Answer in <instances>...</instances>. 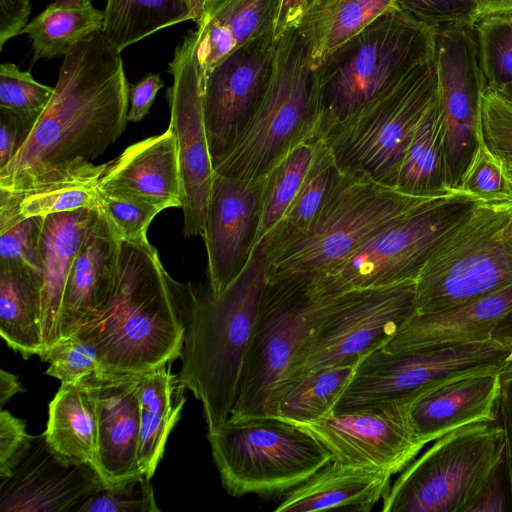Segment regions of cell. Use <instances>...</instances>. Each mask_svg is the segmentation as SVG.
Wrapping results in <instances>:
<instances>
[{
	"label": "cell",
	"mask_w": 512,
	"mask_h": 512,
	"mask_svg": "<svg viewBox=\"0 0 512 512\" xmlns=\"http://www.w3.org/2000/svg\"><path fill=\"white\" fill-rule=\"evenodd\" d=\"M280 0H212L197 23L195 54L201 85L227 55L273 30Z\"/></svg>",
	"instance_id": "cell-29"
},
{
	"label": "cell",
	"mask_w": 512,
	"mask_h": 512,
	"mask_svg": "<svg viewBox=\"0 0 512 512\" xmlns=\"http://www.w3.org/2000/svg\"><path fill=\"white\" fill-rule=\"evenodd\" d=\"M266 176L243 180L213 173L202 238L215 295L242 272L256 245Z\"/></svg>",
	"instance_id": "cell-19"
},
{
	"label": "cell",
	"mask_w": 512,
	"mask_h": 512,
	"mask_svg": "<svg viewBox=\"0 0 512 512\" xmlns=\"http://www.w3.org/2000/svg\"><path fill=\"white\" fill-rule=\"evenodd\" d=\"M97 187L141 199L161 211L181 207L179 160L171 128L128 146L106 163Z\"/></svg>",
	"instance_id": "cell-24"
},
{
	"label": "cell",
	"mask_w": 512,
	"mask_h": 512,
	"mask_svg": "<svg viewBox=\"0 0 512 512\" xmlns=\"http://www.w3.org/2000/svg\"><path fill=\"white\" fill-rule=\"evenodd\" d=\"M340 176L334 157L322 140L297 195L274 229L280 233L307 229L324 207Z\"/></svg>",
	"instance_id": "cell-39"
},
{
	"label": "cell",
	"mask_w": 512,
	"mask_h": 512,
	"mask_svg": "<svg viewBox=\"0 0 512 512\" xmlns=\"http://www.w3.org/2000/svg\"><path fill=\"white\" fill-rule=\"evenodd\" d=\"M501 372L457 377L418 396L409 413L417 438L426 445L469 424L498 422Z\"/></svg>",
	"instance_id": "cell-23"
},
{
	"label": "cell",
	"mask_w": 512,
	"mask_h": 512,
	"mask_svg": "<svg viewBox=\"0 0 512 512\" xmlns=\"http://www.w3.org/2000/svg\"><path fill=\"white\" fill-rule=\"evenodd\" d=\"M44 218H25L0 233V262L19 264L42 274L40 240Z\"/></svg>",
	"instance_id": "cell-47"
},
{
	"label": "cell",
	"mask_w": 512,
	"mask_h": 512,
	"mask_svg": "<svg viewBox=\"0 0 512 512\" xmlns=\"http://www.w3.org/2000/svg\"><path fill=\"white\" fill-rule=\"evenodd\" d=\"M175 282L148 240H119L110 299L84 325L96 338L103 372L142 374L181 357L183 327Z\"/></svg>",
	"instance_id": "cell-3"
},
{
	"label": "cell",
	"mask_w": 512,
	"mask_h": 512,
	"mask_svg": "<svg viewBox=\"0 0 512 512\" xmlns=\"http://www.w3.org/2000/svg\"><path fill=\"white\" fill-rule=\"evenodd\" d=\"M341 294L317 286L310 273L268 275L229 419L267 417L274 387Z\"/></svg>",
	"instance_id": "cell-6"
},
{
	"label": "cell",
	"mask_w": 512,
	"mask_h": 512,
	"mask_svg": "<svg viewBox=\"0 0 512 512\" xmlns=\"http://www.w3.org/2000/svg\"><path fill=\"white\" fill-rule=\"evenodd\" d=\"M87 0H55L54 3L61 7H77L86 3Z\"/></svg>",
	"instance_id": "cell-59"
},
{
	"label": "cell",
	"mask_w": 512,
	"mask_h": 512,
	"mask_svg": "<svg viewBox=\"0 0 512 512\" xmlns=\"http://www.w3.org/2000/svg\"><path fill=\"white\" fill-rule=\"evenodd\" d=\"M498 423L504 431L505 451L512 476V361L500 374Z\"/></svg>",
	"instance_id": "cell-54"
},
{
	"label": "cell",
	"mask_w": 512,
	"mask_h": 512,
	"mask_svg": "<svg viewBox=\"0 0 512 512\" xmlns=\"http://www.w3.org/2000/svg\"><path fill=\"white\" fill-rule=\"evenodd\" d=\"M308 0H280V6L274 25V40L276 41L283 33L295 26L303 13Z\"/></svg>",
	"instance_id": "cell-55"
},
{
	"label": "cell",
	"mask_w": 512,
	"mask_h": 512,
	"mask_svg": "<svg viewBox=\"0 0 512 512\" xmlns=\"http://www.w3.org/2000/svg\"><path fill=\"white\" fill-rule=\"evenodd\" d=\"M24 391L18 381L17 375L1 369L0 371V405L4 407L9 400L16 395Z\"/></svg>",
	"instance_id": "cell-56"
},
{
	"label": "cell",
	"mask_w": 512,
	"mask_h": 512,
	"mask_svg": "<svg viewBox=\"0 0 512 512\" xmlns=\"http://www.w3.org/2000/svg\"><path fill=\"white\" fill-rule=\"evenodd\" d=\"M474 33L486 86L497 91L512 84V10L481 18Z\"/></svg>",
	"instance_id": "cell-40"
},
{
	"label": "cell",
	"mask_w": 512,
	"mask_h": 512,
	"mask_svg": "<svg viewBox=\"0 0 512 512\" xmlns=\"http://www.w3.org/2000/svg\"><path fill=\"white\" fill-rule=\"evenodd\" d=\"M317 135V68L295 26L275 41L266 92L246 130L224 160L219 174L256 180L299 143Z\"/></svg>",
	"instance_id": "cell-7"
},
{
	"label": "cell",
	"mask_w": 512,
	"mask_h": 512,
	"mask_svg": "<svg viewBox=\"0 0 512 512\" xmlns=\"http://www.w3.org/2000/svg\"><path fill=\"white\" fill-rule=\"evenodd\" d=\"M270 236L254 248L242 272L219 295L209 285L175 282L183 327L179 382L202 403L208 432L234 408L242 366L269 269Z\"/></svg>",
	"instance_id": "cell-2"
},
{
	"label": "cell",
	"mask_w": 512,
	"mask_h": 512,
	"mask_svg": "<svg viewBox=\"0 0 512 512\" xmlns=\"http://www.w3.org/2000/svg\"><path fill=\"white\" fill-rule=\"evenodd\" d=\"M104 486L91 463L58 453L43 433L34 436L31 449L14 473L1 480L0 510L74 511Z\"/></svg>",
	"instance_id": "cell-20"
},
{
	"label": "cell",
	"mask_w": 512,
	"mask_h": 512,
	"mask_svg": "<svg viewBox=\"0 0 512 512\" xmlns=\"http://www.w3.org/2000/svg\"><path fill=\"white\" fill-rule=\"evenodd\" d=\"M512 361V344L481 342L390 352L383 347L362 357L334 411L391 399H416L427 390L464 375L503 370Z\"/></svg>",
	"instance_id": "cell-13"
},
{
	"label": "cell",
	"mask_w": 512,
	"mask_h": 512,
	"mask_svg": "<svg viewBox=\"0 0 512 512\" xmlns=\"http://www.w3.org/2000/svg\"><path fill=\"white\" fill-rule=\"evenodd\" d=\"M446 194L413 196L366 176L341 173L307 229L268 233L269 275L326 272L390 225Z\"/></svg>",
	"instance_id": "cell-5"
},
{
	"label": "cell",
	"mask_w": 512,
	"mask_h": 512,
	"mask_svg": "<svg viewBox=\"0 0 512 512\" xmlns=\"http://www.w3.org/2000/svg\"><path fill=\"white\" fill-rule=\"evenodd\" d=\"M97 202L118 240L141 243L154 217L161 212L155 205L131 196L97 187Z\"/></svg>",
	"instance_id": "cell-44"
},
{
	"label": "cell",
	"mask_w": 512,
	"mask_h": 512,
	"mask_svg": "<svg viewBox=\"0 0 512 512\" xmlns=\"http://www.w3.org/2000/svg\"><path fill=\"white\" fill-rule=\"evenodd\" d=\"M437 90L433 56L332 129L323 140L340 172L366 176L396 189L414 130Z\"/></svg>",
	"instance_id": "cell-10"
},
{
	"label": "cell",
	"mask_w": 512,
	"mask_h": 512,
	"mask_svg": "<svg viewBox=\"0 0 512 512\" xmlns=\"http://www.w3.org/2000/svg\"><path fill=\"white\" fill-rule=\"evenodd\" d=\"M492 338L512 344V311L494 328Z\"/></svg>",
	"instance_id": "cell-58"
},
{
	"label": "cell",
	"mask_w": 512,
	"mask_h": 512,
	"mask_svg": "<svg viewBox=\"0 0 512 512\" xmlns=\"http://www.w3.org/2000/svg\"><path fill=\"white\" fill-rule=\"evenodd\" d=\"M478 201L457 188L390 225L330 270L310 274L335 293L416 280L435 248Z\"/></svg>",
	"instance_id": "cell-12"
},
{
	"label": "cell",
	"mask_w": 512,
	"mask_h": 512,
	"mask_svg": "<svg viewBox=\"0 0 512 512\" xmlns=\"http://www.w3.org/2000/svg\"><path fill=\"white\" fill-rule=\"evenodd\" d=\"M31 13L30 0H0V49L22 33Z\"/></svg>",
	"instance_id": "cell-53"
},
{
	"label": "cell",
	"mask_w": 512,
	"mask_h": 512,
	"mask_svg": "<svg viewBox=\"0 0 512 512\" xmlns=\"http://www.w3.org/2000/svg\"><path fill=\"white\" fill-rule=\"evenodd\" d=\"M396 189L426 197L453 191L446 179L438 93L414 130L400 166Z\"/></svg>",
	"instance_id": "cell-36"
},
{
	"label": "cell",
	"mask_w": 512,
	"mask_h": 512,
	"mask_svg": "<svg viewBox=\"0 0 512 512\" xmlns=\"http://www.w3.org/2000/svg\"><path fill=\"white\" fill-rule=\"evenodd\" d=\"M396 7V0H310L295 28L318 68L331 52Z\"/></svg>",
	"instance_id": "cell-32"
},
{
	"label": "cell",
	"mask_w": 512,
	"mask_h": 512,
	"mask_svg": "<svg viewBox=\"0 0 512 512\" xmlns=\"http://www.w3.org/2000/svg\"><path fill=\"white\" fill-rule=\"evenodd\" d=\"M503 97H505L510 103H512V84H509L500 90H497Z\"/></svg>",
	"instance_id": "cell-60"
},
{
	"label": "cell",
	"mask_w": 512,
	"mask_h": 512,
	"mask_svg": "<svg viewBox=\"0 0 512 512\" xmlns=\"http://www.w3.org/2000/svg\"><path fill=\"white\" fill-rule=\"evenodd\" d=\"M434 56L446 179L454 190L477 145L482 95L487 87L474 26L436 27Z\"/></svg>",
	"instance_id": "cell-15"
},
{
	"label": "cell",
	"mask_w": 512,
	"mask_h": 512,
	"mask_svg": "<svg viewBox=\"0 0 512 512\" xmlns=\"http://www.w3.org/2000/svg\"><path fill=\"white\" fill-rule=\"evenodd\" d=\"M477 6L478 20L489 15L512 10V0H474Z\"/></svg>",
	"instance_id": "cell-57"
},
{
	"label": "cell",
	"mask_w": 512,
	"mask_h": 512,
	"mask_svg": "<svg viewBox=\"0 0 512 512\" xmlns=\"http://www.w3.org/2000/svg\"><path fill=\"white\" fill-rule=\"evenodd\" d=\"M458 189L483 202H512V165L486 145L480 122L477 145Z\"/></svg>",
	"instance_id": "cell-41"
},
{
	"label": "cell",
	"mask_w": 512,
	"mask_h": 512,
	"mask_svg": "<svg viewBox=\"0 0 512 512\" xmlns=\"http://www.w3.org/2000/svg\"><path fill=\"white\" fill-rule=\"evenodd\" d=\"M185 387L170 363L142 373L138 382L140 431L138 465L150 478L162 459L167 439L185 404Z\"/></svg>",
	"instance_id": "cell-30"
},
{
	"label": "cell",
	"mask_w": 512,
	"mask_h": 512,
	"mask_svg": "<svg viewBox=\"0 0 512 512\" xmlns=\"http://www.w3.org/2000/svg\"><path fill=\"white\" fill-rule=\"evenodd\" d=\"M505 451L498 422H479L436 439L390 484L383 512H468Z\"/></svg>",
	"instance_id": "cell-11"
},
{
	"label": "cell",
	"mask_w": 512,
	"mask_h": 512,
	"mask_svg": "<svg viewBox=\"0 0 512 512\" xmlns=\"http://www.w3.org/2000/svg\"><path fill=\"white\" fill-rule=\"evenodd\" d=\"M391 477L383 471L331 460L286 494L274 512H369L383 498Z\"/></svg>",
	"instance_id": "cell-27"
},
{
	"label": "cell",
	"mask_w": 512,
	"mask_h": 512,
	"mask_svg": "<svg viewBox=\"0 0 512 512\" xmlns=\"http://www.w3.org/2000/svg\"><path fill=\"white\" fill-rule=\"evenodd\" d=\"M212 0H107L102 32L117 50L166 28L203 17Z\"/></svg>",
	"instance_id": "cell-34"
},
{
	"label": "cell",
	"mask_w": 512,
	"mask_h": 512,
	"mask_svg": "<svg viewBox=\"0 0 512 512\" xmlns=\"http://www.w3.org/2000/svg\"><path fill=\"white\" fill-rule=\"evenodd\" d=\"M511 311L512 284L448 309L415 312L383 348L399 352L485 341Z\"/></svg>",
	"instance_id": "cell-25"
},
{
	"label": "cell",
	"mask_w": 512,
	"mask_h": 512,
	"mask_svg": "<svg viewBox=\"0 0 512 512\" xmlns=\"http://www.w3.org/2000/svg\"><path fill=\"white\" fill-rule=\"evenodd\" d=\"M39 357L49 364L46 374L61 384L77 382L102 371L96 338L85 326L60 338Z\"/></svg>",
	"instance_id": "cell-42"
},
{
	"label": "cell",
	"mask_w": 512,
	"mask_h": 512,
	"mask_svg": "<svg viewBox=\"0 0 512 512\" xmlns=\"http://www.w3.org/2000/svg\"><path fill=\"white\" fill-rule=\"evenodd\" d=\"M414 400L391 399L346 411L332 410L316 421L299 426L329 451L331 460L393 476L425 446L415 435L410 421Z\"/></svg>",
	"instance_id": "cell-16"
},
{
	"label": "cell",
	"mask_w": 512,
	"mask_h": 512,
	"mask_svg": "<svg viewBox=\"0 0 512 512\" xmlns=\"http://www.w3.org/2000/svg\"><path fill=\"white\" fill-rule=\"evenodd\" d=\"M34 436L26 431L23 420L8 410L0 412V480L9 478L33 444Z\"/></svg>",
	"instance_id": "cell-49"
},
{
	"label": "cell",
	"mask_w": 512,
	"mask_h": 512,
	"mask_svg": "<svg viewBox=\"0 0 512 512\" xmlns=\"http://www.w3.org/2000/svg\"><path fill=\"white\" fill-rule=\"evenodd\" d=\"M322 140L312 138L299 143L266 175L256 245L284 217L309 171Z\"/></svg>",
	"instance_id": "cell-38"
},
{
	"label": "cell",
	"mask_w": 512,
	"mask_h": 512,
	"mask_svg": "<svg viewBox=\"0 0 512 512\" xmlns=\"http://www.w3.org/2000/svg\"><path fill=\"white\" fill-rule=\"evenodd\" d=\"M355 366L318 369L277 384L268 400L267 417L297 425L322 418L334 409Z\"/></svg>",
	"instance_id": "cell-35"
},
{
	"label": "cell",
	"mask_w": 512,
	"mask_h": 512,
	"mask_svg": "<svg viewBox=\"0 0 512 512\" xmlns=\"http://www.w3.org/2000/svg\"><path fill=\"white\" fill-rule=\"evenodd\" d=\"M42 290V274L0 262V334L24 359L43 350Z\"/></svg>",
	"instance_id": "cell-31"
},
{
	"label": "cell",
	"mask_w": 512,
	"mask_h": 512,
	"mask_svg": "<svg viewBox=\"0 0 512 512\" xmlns=\"http://www.w3.org/2000/svg\"><path fill=\"white\" fill-rule=\"evenodd\" d=\"M480 130L486 145L512 165V103L488 87L482 95Z\"/></svg>",
	"instance_id": "cell-46"
},
{
	"label": "cell",
	"mask_w": 512,
	"mask_h": 512,
	"mask_svg": "<svg viewBox=\"0 0 512 512\" xmlns=\"http://www.w3.org/2000/svg\"><path fill=\"white\" fill-rule=\"evenodd\" d=\"M44 435L58 453L91 463L96 468L97 410L94 391L87 377L61 384L49 404Z\"/></svg>",
	"instance_id": "cell-33"
},
{
	"label": "cell",
	"mask_w": 512,
	"mask_h": 512,
	"mask_svg": "<svg viewBox=\"0 0 512 512\" xmlns=\"http://www.w3.org/2000/svg\"><path fill=\"white\" fill-rule=\"evenodd\" d=\"M140 375L100 371L87 376L97 410L96 469L105 486L142 473L137 456Z\"/></svg>",
	"instance_id": "cell-21"
},
{
	"label": "cell",
	"mask_w": 512,
	"mask_h": 512,
	"mask_svg": "<svg viewBox=\"0 0 512 512\" xmlns=\"http://www.w3.org/2000/svg\"><path fill=\"white\" fill-rule=\"evenodd\" d=\"M415 312L416 280L342 293L278 384L318 369L356 365L384 347Z\"/></svg>",
	"instance_id": "cell-14"
},
{
	"label": "cell",
	"mask_w": 512,
	"mask_h": 512,
	"mask_svg": "<svg viewBox=\"0 0 512 512\" xmlns=\"http://www.w3.org/2000/svg\"><path fill=\"white\" fill-rule=\"evenodd\" d=\"M129 90L121 51L102 31L76 44L30 136L0 169V187L98 158L126 128Z\"/></svg>",
	"instance_id": "cell-1"
},
{
	"label": "cell",
	"mask_w": 512,
	"mask_h": 512,
	"mask_svg": "<svg viewBox=\"0 0 512 512\" xmlns=\"http://www.w3.org/2000/svg\"><path fill=\"white\" fill-rule=\"evenodd\" d=\"M94 208L55 213L44 218L40 240L43 275L42 353L60 339L67 281Z\"/></svg>",
	"instance_id": "cell-28"
},
{
	"label": "cell",
	"mask_w": 512,
	"mask_h": 512,
	"mask_svg": "<svg viewBox=\"0 0 512 512\" xmlns=\"http://www.w3.org/2000/svg\"><path fill=\"white\" fill-rule=\"evenodd\" d=\"M164 86L159 74L148 73L140 82L130 85L128 121L139 122L150 111L157 92Z\"/></svg>",
	"instance_id": "cell-52"
},
{
	"label": "cell",
	"mask_w": 512,
	"mask_h": 512,
	"mask_svg": "<svg viewBox=\"0 0 512 512\" xmlns=\"http://www.w3.org/2000/svg\"><path fill=\"white\" fill-rule=\"evenodd\" d=\"M53 92L54 88L37 82L14 63L0 65V107L16 112L33 128Z\"/></svg>",
	"instance_id": "cell-43"
},
{
	"label": "cell",
	"mask_w": 512,
	"mask_h": 512,
	"mask_svg": "<svg viewBox=\"0 0 512 512\" xmlns=\"http://www.w3.org/2000/svg\"><path fill=\"white\" fill-rule=\"evenodd\" d=\"M507 235H508L509 243L512 247V207H511L510 219H509L508 228H507Z\"/></svg>",
	"instance_id": "cell-61"
},
{
	"label": "cell",
	"mask_w": 512,
	"mask_h": 512,
	"mask_svg": "<svg viewBox=\"0 0 512 512\" xmlns=\"http://www.w3.org/2000/svg\"><path fill=\"white\" fill-rule=\"evenodd\" d=\"M396 6L435 28L450 24L474 26L478 21L474 0H396Z\"/></svg>",
	"instance_id": "cell-48"
},
{
	"label": "cell",
	"mask_w": 512,
	"mask_h": 512,
	"mask_svg": "<svg viewBox=\"0 0 512 512\" xmlns=\"http://www.w3.org/2000/svg\"><path fill=\"white\" fill-rule=\"evenodd\" d=\"M118 252L119 240L97 205L67 281L60 338L71 335L102 312L113 291Z\"/></svg>",
	"instance_id": "cell-22"
},
{
	"label": "cell",
	"mask_w": 512,
	"mask_h": 512,
	"mask_svg": "<svg viewBox=\"0 0 512 512\" xmlns=\"http://www.w3.org/2000/svg\"><path fill=\"white\" fill-rule=\"evenodd\" d=\"M151 479L139 473L104 486L87 497L74 512H158Z\"/></svg>",
	"instance_id": "cell-45"
},
{
	"label": "cell",
	"mask_w": 512,
	"mask_h": 512,
	"mask_svg": "<svg viewBox=\"0 0 512 512\" xmlns=\"http://www.w3.org/2000/svg\"><path fill=\"white\" fill-rule=\"evenodd\" d=\"M196 33L188 31L169 63L173 84L166 96L182 186L183 233L202 236L211 190L212 165L204 125L202 85L195 54Z\"/></svg>",
	"instance_id": "cell-18"
},
{
	"label": "cell",
	"mask_w": 512,
	"mask_h": 512,
	"mask_svg": "<svg viewBox=\"0 0 512 512\" xmlns=\"http://www.w3.org/2000/svg\"><path fill=\"white\" fill-rule=\"evenodd\" d=\"M274 31L248 41L222 59L202 83L204 125L215 169L234 148L268 87Z\"/></svg>",
	"instance_id": "cell-17"
},
{
	"label": "cell",
	"mask_w": 512,
	"mask_h": 512,
	"mask_svg": "<svg viewBox=\"0 0 512 512\" xmlns=\"http://www.w3.org/2000/svg\"><path fill=\"white\" fill-rule=\"evenodd\" d=\"M221 483L241 497L286 495L331 461L308 431L274 417L228 419L208 432Z\"/></svg>",
	"instance_id": "cell-9"
},
{
	"label": "cell",
	"mask_w": 512,
	"mask_h": 512,
	"mask_svg": "<svg viewBox=\"0 0 512 512\" xmlns=\"http://www.w3.org/2000/svg\"><path fill=\"white\" fill-rule=\"evenodd\" d=\"M435 36V27L396 7L331 52L317 68L318 137L432 58Z\"/></svg>",
	"instance_id": "cell-4"
},
{
	"label": "cell",
	"mask_w": 512,
	"mask_h": 512,
	"mask_svg": "<svg viewBox=\"0 0 512 512\" xmlns=\"http://www.w3.org/2000/svg\"><path fill=\"white\" fill-rule=\"evenodd\" d=\"M103 25L104 11L96 9L91 0L77 7H61L52 2L22 33L31 40L34 63L64 56L94 32L102 31Z\"/></svg>",
	"instance_id": "cell-37"
},
{
	"label": "cell",
	"mask_w": 512,
	"mask_h": 512,
	"mask_svg": "<svg viewBox=\"0 0 512 512\" xmlns=\"http://www.w3.org/2000/svg\"><path fill=\"white\" fill-rule=\"evenodd\" d=\"M512 511V476L504 451L468 512Z\"/></svg>",
	"instance_id": "cell-50"
},
{
	"label": "cell",
	"mask_w": 512,
	"mask_h": 512,
	"mask_svg": "<svg viewBox=\"0 0 512 512\" xmlns=\"http://www.w3.org/2000/svg\"><path fill=\"white\" fill-rule=\"evenodd\" d=\"M105 167L79 160L0 187V233L28 217L96 207L97 184Z\"/></svg>",
	"instance_id": "cell-26"
},
{
	"label": "cell",
	"mask_w": 512,
	"mask_h": 512,
	"mask_svg": "<svg viewBox=\"0 0 512 512\" xmlns=\"http://www.w3.org/2000/svg\"><path fill=\"white\" fill-rule=\"evenodd\" d=\"M512 202L474 204L416 279V312L448 309L512 284L507 228Z\"/></svg>",
	"instance_id": "cell-8"
},
{
	"label": "cell",
	"mask_w": 512,
	"mask_h": 512,
	"mask_svg": "<svg viewBox=\"0 0 512 512\" xmlns=\"http://www.w3.org/2000/svg\"><path fill=\"white\" fill-rule=\"evenodd\" d=\"M33 126L16 112L0 107V169L19 152L30 136Z\"/></svg>",
	"instance_id": "cell-51"
}]
</instances>
